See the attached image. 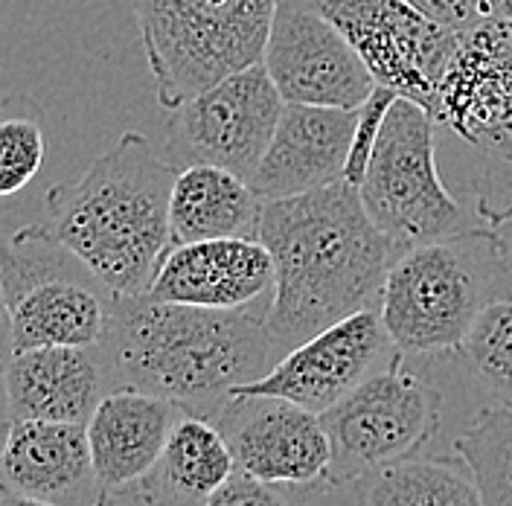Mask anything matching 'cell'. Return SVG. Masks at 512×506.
<instances>
[{"mask_svg":"<svg viewBox=\"0 0 512 506\" xmlns=\"http://www.w3.org/2000/svg\"><path fill=\"white\" fill-rule=\"evenodd\" d=\"M256 239L274 262L265 329L280 355L361 309H379L384 277L402 253L350 181L262 201Z\"/></svg>","mask_w":512,"mask_h":506,"instance_id":"6da1fadb","label":"cell"},{"mask_svg":"<svg viewBox=\"0 0 512 506\" xmlns=\"http://www.w3.org/2000/svg\"><path fill=\"white\" fill-rule=\"evenodd\" d=\"M268 303L201 309L149 294L114 297L96 347L111 390H143L213 419L236 387L265 376L283 358L265 329Z\"/></svg>","mask_w":512,"mask_h":506,"instance_id":"7a4b0ae2","label":"cell"},{"mask_svg":"<svg viewBox=\"0 0 512 506\" xmlns=\"http://www.w3.org/2000/svg\"><path fill=\"white\" fill-rule=\"evenodd\" d=\"M178 169L140 131H126L79 181L47 190L30 236L73 253L114 297L146 294L169 248V192Z\"/></svg>","mask_w":512,"mask_h":506,"instance_id":"3957f363","label":"cell"},{"mask_svg":"<svg viewBox=\"0 0 512 506\" xmlns=\"http://www.w3.org/2000/svg\"><path fill=\"white\" fill-rule=\"evenodd\" d=\"M512 294L489 227L405 248L393 259L379 297L390 344L402 355H454L475 317Z\"/></svg>","mask_w":512,"mask_h":506,"instance_id":"277c9868","label":"cell"},{"mask_svg":"<svg viewBox=\"0 0 512 506\" xmlns=\"http://www.w3.org/2000/svg\"><path fill=\"white\" fill-rule=\"evenodd\" d=\"M428 114L472 158L483 227L512 216V21L486 18L460 32Z\"/></svg>","mask_w":512,"mask_h":506,"instance_id":"5b68a950","label":"cell"},{"mask_svg":"<svg viewBox=\"0 0 512 506\" xmlns=\"http://www.w3.org/2000/svg\"><path fill=\"white\" fill-rule=\"evenodd\" d=\"M277 0H134L155 96L178 108L192 94L262 62Z\"/></svg>","mask_w":512,"mask_h":506,"instance_id":"8992f818","label":"cell"},{"mask_svg":"<svg viewBox=\"0 0 512 506\" xmlns=\"http://www.w3.org/2000/svg\"><path fill=\"white\" fill-rule=\"evenodd\" d=\"M440 172L431 114L414 99L396 96L358 195L367 216L399 251L469 230L466 210L446 190Z\"/></svg>","mask_w":512,"mask_h":506,"instance_id":"52a82bcc","label":"cell"},{"mask_svg":"<svg viewBox=\"0 0 512 506\" xmlns=\"http://www.w3.org/2000/svg\"><path fill=\"white\" fill-rule=\"evenodd\" d=\"M0 283L12 320V352L102 344L114 294L59 245L18 230L0 233Z\"/></svg>","mask_w":512,"mask_h":506,"instance_id":"ba28073f","label":"cell"},{"mask_svg":"<svg viewBox=\"0 0 512 506\" xmlns=\"http://www.w3.org/2000/svg\"><path fill=\"white\" fill-rule=\"evenodd\" d=\"M443 396L419 373H411L402 352L379 373H370L350 393L320 413L329 437L326 486H347L364 475L414 457L440 428Z\"/></svg>","mask_w":512,"mask_h":506,"instance_id":"9c48e42d","label":"cell"},{"mask_svg":"<svg viewBox=\"0 0 512 506\" xmlns=\"http://www.w3.org/2000/svg\"><path fill=\"white\" fill-rule=\"evenodd\" d=\"M286 102L256 62L172 108L163 158L175 169L207 163L251 181Z\"/></svg>","mask_w":512,"mask_h":506,"instance_id":"30bf717a","label":"cell"},{"mask_svg":"<svg viewBox=\"0 0 512 506\" xmlns=\"http://www.w3.org/2000/svg\"><path fill=\"white\" fill-rule=\"evenodd\" d=\"M320 12L367 64L376 85L431 108L437 79L457 47L451 32L405 0H303Z\"/></svg>","mask_w":512,"mask_h":506,"instance_id":"8fae6325","label":"cell"},{"mask_svg":"<svg viewBox=\"0 0 512 506\" xmlns=\"http://www.w3.org/2000/svg\"><path fill=\"white\" fill-rule=\"evenodd\" d=\"M262 64L283 102L297 105L361 108L376 88L350 41L303 0L274 3Z\"/></svg>","mask_w":512,"mask_h":506,"instance_id":"7c38bea8","label":"cell"},{"mask_svg":"<svg viewBox=\"0 0 512 506\" xmlns=\"http://www.w3.org/2000/svg\"><path fill=\"white\" fill-rule=\"evenodd\" d=\"M390 349L379 309H361L288 349L265 376L230 396H277L320 416L367 379Z\"/></svg>","mask_w":512,"mask_h":506,"instance_id":"4fadbf2b","label":"cell"},{"mask_svg":"<svg viewBox=\"0 0 512 506\" xmlns=\"http://www.w3.org/2000/svg\"><path fill=\"white\" fill-rule=\"evenodd\" d=\"M239 472L277 483H326L329 437L318 413L277 396H230L210 419Z\"/></svg>","mask_w":512,"mask_h":506,"instance_id":"5bb4252c","label":"cell"},{"mask_svg":"<svg viewBox=\"0 0 512 506\" xmlns=\"http://www.w3.org/2000/svg\"><path fill=\"white\" fill-rule=\"evenodd\" d=\"M274 262L259 239H207L169 245L149 297L201 309H245L271 300Z\"/></svg>","mask_w":512,"mask_h":506,"instance_id":"9a60e30c","label":"cell"},{"mask_svg":"<svg viewBox=\"0 0 512 506\" xmlns=\"http://www.w3.org/2000/svg\"><path fill=\"white\" fill-rule=\"evenodd\" d=\"M0 483L59 506H102L85 425L9 419L0 434Z\"/></svg>","mask_w":512,"mask_h":506,"instance_id":"2e32d148","label":"cell"},{"mask_svg":"<svg viewBox=\"0 0 512 506\" xmlns=\"http://www.w3.org/2000/svg\"><path fill=\"white\" fill-rule=\"evenodd\" d=\"M358 108L286 102L271 143L251 175L262 201L291 198L344 181Z\"/></svg>","mask_w":512,"mask_h":506,"instance_id":"e0dca14e","label":"cell"},{"mask_svg":"<svg viewBox=\"0 0 512 506\" xmlns=\"http://www.w3.org/2000/svg\"><path fill=\"white\" fill-rule=\"evenodd\" d=\"M0 387L9 419L76 425H88L96 405L111 390L96 347H38L12 352L0 373Z\"/></svg>","mask_w":512,"mask_h":506,"instance_id":"ac0fdd59","label":"cell"},{"mask_svg":"<svg viewBox=\"0 0 512 506\" xmlns=\"http://www.w3.org/2000/svg\"><path fill=\"white\" fill-rule=\"evenodd\" d=\"M181 411L184 408L163 396L128 387L108 390L102 396L85 431L105 495L126 489L152 469Z\"/></svg>","mask_w":512,"mask_h":506,"instance_id":"d6986e66","label":"cell"},{"mask_svg":"<svg viewBox=\"0 0 512 506\" xmlns=\"http://www.w3.org/2000/svg\"><path fill=\"white\" fill-rule=\"evenodd\" d=\"M233 472L222 431L204 416L181 411L152 469L111 495L140 506H207Z\"/></svg>","mask_w":512,"mask_h":506,"instance_id":"ffe728a7","label":"cell"},{"mask_svg":"<svg viewBox=\"0 0 512 506\" xmlns=\"http://www.w3.org/2000/svg\"><path fill=\"white\" fill-rule=\"evenodd\" d=\"M262 198L222 166L178 169L169 192V245L207 239H256Z\"/></svg>","mask_w":512,"mask_h":506,"instance_id":"44dd1931","label":"cell"},{"mask_svg":"<svg viewBox=\"0 0 512 506\" xmlns=\"http://www.w3.org/2000/svg\"><path fill=\"white\" fill-rule=\"evenodd\" d=\"M358 506H486L472 466L448 457H405L355 480Z\"/></svg>","mask_w":512,"mask_h":506,"instance_id":"7402d4cb","label":"cell"},{"mask_svg":"<svg viewBox=\"0 0 512 506\" xmlns=\"http://www.w3.org/2000/svg\"><path fill=\"white\" fill-rule=\"evenodd\" d=\"M472 466L486 506H512V405H489L454 440Z\"/></svg>","mask_w":512,"mask_h":506,"instance_id":"603a6c76","label":"cell"},{"mask_svg":"<svg viewBox=\"0 0 512 506\" xmlns=\"http://www.w3.org/2000/svg\"><path fill=\"white\" fill-rule=\"evenodd\" d=\"M454 358L472 370L498 405H512V294L492 300L475 317Z\"/></svg>","mask_w":512,"mask_h":506,"instance_id":"cb8c5ba5","label":"cell"},{"mask_svg":"<svg viewBox=\"0 0 512 506\" xmlns=\"http://www.w3.org/2000/svg\"><path fill=\"white\" fill-rule=\"evenodd\" d=\"M47 155L44 114L27 94L0 99V198L24 192Z\"/></svg>","mask_w":512,"mask_h":506,"instance_id":"d4e9b609","label":"cell"},{"mask_svg":"<svg viewBox=\"0 0 512 506\" xmlns=\"http://www.w3.org/2000/svg\"><path fill=\"white\" fill-rule=\"evenodd\" d=\"M396 91L376 85L373 94L367 96L358 108V117H355V131H352L350 155H347V166H344V181L350 184H361L364 175H367V166L373 160L376 152V143H379V134H382V123L390 111V105L396 102Z\"/></svg>","mask_w":512,"mask_h":506,"instance_id":"484cf974","label":"cell"},{"mask_svg":"<svg viewBox=\"0 0 512 506\" xmlns=\"http://www.w3.org/2000/svg\"><path fill=\"white\" fill-rule=\"evenodd\" d=\"M207 506H303L286 492V486L265 483L245 472H233Z\"/></svg>","mask_w":512,"mask_h":506,"instance_id":"4316f807","label":"cell"},{"mask_svg":"<svg viewBox=\"0 0 512 506\" xmlns=\"http://www.w3.org/2000/svg\"><path fill=\"white\" fill-rule=\"evenodd\" d=\"M419 15L451 32H466L483 24L489 15V0H405Z\"/></svg>","mask_w":512,"mask_h":506,"instance_id":"83f0119b","label":"cell"},{"mask_svg":"<svg viewBox=\"0 0 512 506\" xmlns=\"http://www.w3.org/2000/svg\"><path fill=\"white\" fill-rule=\"evenodd\" d=\"M489 230H492V236H495L498 256H501V262H504L507 280H510V285H512V216H507L504 222L492 224Z\"/></svg>","mask_w":512,"mask_h":506,"instance_id":"f1b7e54d","label":"cell"},{"mask_svg":"<svg viewBox=\"0 0 512 506\" xmlns=\"http://www.w3.org/2000/svg\"><path fill=\"white\" fill-rule=\"evenodd\" d=\"M12 355V320H9V306H6V294H3V283H0V373L6 367Z\"/></svg>","mask_w":512,"mask_h":506,"instance_id":"f546056e","label":"cell"},{"mask_svg":"<svg viewBox=\"0 0 512 506\" xmlns=\"http://www.w3.org/2000/svg\"><path fill=\"white\" fill-rule=\"evenodd\" d=\"M0 506H59L50 504V501H38V498H30V495H21L9 486L0 483Z\"/></svg>","mask_w":512,"mask_h":506,"instance_id":"4dcf8cb0","label":"cell"},{"mask_svg":"<svg viewBox=\"0 0 512 506\" xmlns=\"http://www.w3.org/2000/svg\"><path fill=\"white\" fill-rule=\"evenodd\" d=\"M489 15L501 21H512V0H489Z\"/></svg>","mask_w":512,"mask_h":506,"instance_id":"1f68e13d","label":"cell"},{"mask_svg":"<svg viewBox=\"0 0 512 506\" xmlns=\"http://www.w3.org/2000/svg\"><path fill=\"white\" fill-rule=\"evenodd\" d=\"M102 506H140V504H134V501H126V498H117V495H105Z\"/></svg>","mask_w":512,"mask_h":506,"instance_id":"d6a6232c","label":"cell"},{"mask_svg":"<svg viewBox=\"0 0 512 506\" xmlns=\"http://www.w3.org/2000/svg\"><path fill=\"white\" fill-rule=\"evenodd\" d=\"M3 425H6V422H3V419H0V434H3Z\"/></svg>","mask_w":512,"mask_h":506,"instance_id":"836d02e7","label":"cell"}]
</instances>
